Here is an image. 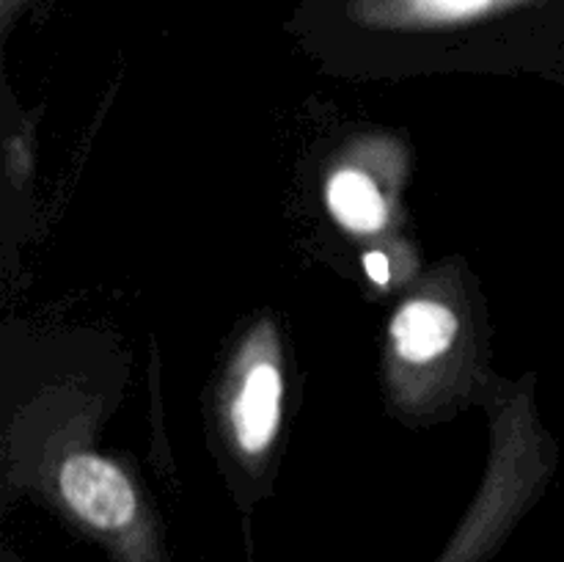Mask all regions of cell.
<instances>
[{
  "label": "cell",
  "instance_id": "6da1fadb",
  "mask_svg": "<svg viewBox=\"0 0 564 562\" xmlns=\"http://www.w3.org/2000/svg\"><path fill=\"white\" fill-rule=\"evenodd\" d=\"M281 397H284V380L279 367L270 361L253 364L231 402V424L242 452L259 455L273 444L281 422Z\"/></svg>",
  "mask_w": 564,
  "mask_h": 562
},
{
  "label": "cell",
  "instance_id": "7a4b0ae2",
  "mask_svg": "<svg viewBox=\"0 0 564 562\" xmlns=\"http://www.w3.org/2000/svg\"><path fill=\"white\" fill-rule=\"evenodd\" d=\"M460 331V320L438 301H411L391 323L394 350L405 361L424 364L444 356Z\"/></svg>",
  "mask_w": 564,
  "mask_h": 562
},
{
  "label": "cell",
  "instance_id": "3957f363",
  "mask_svg": "<svg viewBox=\"0 0 564 562\" xmlns=\"http://www.w3.org/2000/svg\"><path fill=\"white\" fill-rule=\"evenodd\" d=\"M325 202L345 229L361 231V235L378 231L389 218L378 185L358 169L336 171L325 187Z\"/></svg>",
  "mask_w": 564,
  "mask_h": 562
},
{
  "label": "cell",
  "instance_id": "277c9868",
  "mask_svg": "<svg viewBox=\"0 0 564 562\" xmlns=\"http://www.w3.org/2000/svg\"><path fill=\"white\" fill-rule=\"evenodd\" d=\"M405 14L419 17V20H435V22H449V20H468V17L482 14L499 0H397Z\"/></svg>",
  "mask_w": 564,
  "mask_h": 562
},
{
  "label": "cell",
  "instance_id": "5b68a950",
  "mask_svg": "<svg viewBox=\"0 0 564 562\" xmlns=\"http://www.w3.org/2000/svg\"><path fill=\"white\" fill-rule=\"evenodd\" d=\"M364 264H367V273L369 279L375 281V284H389V259H386V253L380 251H372L364 257Z\"/></svg>",
  "mask_w": 564,
  "mask_h": 562
}]
</instances>
